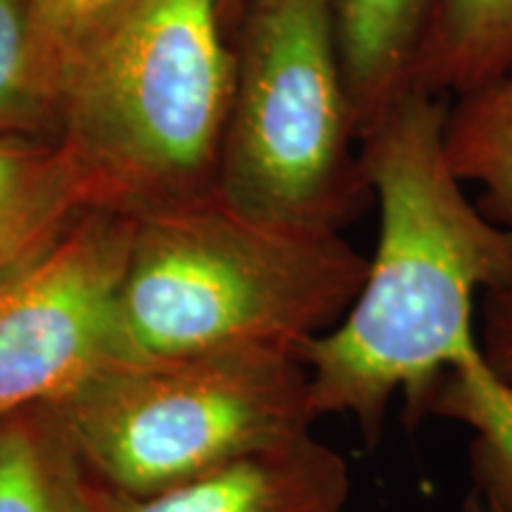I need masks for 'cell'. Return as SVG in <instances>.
<instances>
[{"instance_id":"obj_1","label":"cell","mask_w":512,"mask_h":512,"mask_svg":"<svg viewBox=\"0 0 512 512\" xmlns=\"http://www.w3.org/2000/svg\"><path fill=\"white\" fill-rule=\"evenodd\" d=\"M446 117L448 98L411 91L361 133L380 207L375 254L339 323L297 349L316 420L351 418L368 444L382 439L396 396L418 422L441 377L484 366L475 297L512 283V230L453 174Z\"/></svg>"},{"instance_id":"obj_2","label":"cell","mask_w":512,"mask_h":512,"mask_svg":"<svg viewBox=\"0 0 512 512\" xmlns=\"http://www.w3.org/2000/svg\"><path fill=\"white\" fill-rule=\"evenodd\" d=\"M368 256L342 233L259 219L219 190L133 211L117 358L299 349L354 304Z\"/></svg>"},{"instance_id":"obj_3","label":"cell","mask_w":512,"mask_h":512,"mask_svg":"<svg viewBox=\"0 0 512 512\" xmlns=\"http://www.w3.org/2000/svg\"><path fill=\"white\" fill-rule=\"evenodd\" d=\"M223 0H121L67 53L57 138L138 211L216 188L235 83Z\"/></svg>"},{"instance_id":"obj_4","label":"cell","mask_w":512,"mask_h":512,"mask_svg":"<svg viewBox=\"0 0 512 512\" xmlns=\"http://www.w3.org/2000/svg\"><path fill=\"white\" fill-rule=\"evenodd\" d=\"M105 489L150 496L311 432L297 349L112 358L48 403Z\"/></svg>"},{"instance_id":"obj_5","label":"cell","mask_w":512,"mask_h":512,"mask_svg":"<svg viewBox=\"0 0 512 512\" xmlns=\"http://www.w3.org/2000/svg\"><path fill=\"white\" fill-rule=\"evenodd\" d=\"M216 190L259 219L342 233L373 202L332 0H245Z\"/></svg>"},{"instance_id":"obj_6","label":"cell","mask_w":512,"mask_h":512,"mask_svg":"<svg viewBox=\"0 0 512 512\" xmlns=\"http://www.w3.org/2000/svg\"><path fill=\"white\" fill-rule=\"evenodd\" d=\"M133 211H88L22 271L0 280V418L55 403L117 358Z\"/></svg>"},{"instance_id":"obj_7","label":"cell","mask_w":512,"mask_h":512,"mask_svg":"<svg viewBox=\"0 0 512 512\" xmlns=\"http://www.w3.org/2000/svg\"><path fill=\"white\" fill-rule=\"evenodd\" d=\"M349 496L347 458L306 432L159 494L98 484V512H347Z\"/></svg>"},{"instance_id":"obj_8","label":"cell","mask_w":512,"mask_h":512,"mask_svg":"<svg viewBox=\"0 0 512 512\" xmlns=\"http://www.w3.org/2000/svg\"><path fill=\"white\" fill-rule=\"evenodd\" d=\"M100 207H114L110 192L60 138L0 133V280Z\"/></svg>"},{"instance_id":"obj_9","label":"cell","mask_w":512,"mask_h":512,"mask_svg":"<svg viewBox=\"0 0 512 512\" xmlns=\"http://www.w3.org/2000/svg\"><path fill=\"white\" fill-rule=\"evenodd\" d=\"M437 0H332L339 62L358 140L413 91V67Z\"/></svg>"},{"instance_id":"obj_10","label":"cell","mask_w":512,"mask_h":512,"mask_svg":"<svg viewBox=\"0 0 512 512\" xmlns=\"http://www.w3.org/2000/svg\"><path fill=\"white\" fill-rule=\"evenodd\" d=\"M0 512H98V482L48 403L0 418Z\"/></svg>"},{"instance_id":"obj_11","label":"cell","mask_w":512,"mask_h":512,"mask_svg":"<svg viewBox=\"0 0 512 512\" xmlns=\"http://www.w3.org/2000/svg\"><path fill=\"white\" fill-rule=\"evenodd\" d=\"M512 67V0H437L413 67V91L460 98Z\"/></svg>"},{"instance_id":"obj_12","label":"cell","mask_w":512,"mask_h":512,"mask_svg":"<svg viewBox=\"0 0 512 512\" xmlns=\"http://www.w3.org/2000/svg\"><path fill=\"white\" fill-rule=\"evenodd\" d=\"M64 50L36 0H0V133H57Z\"/></svg>"},{"instance_id":"obj_13","label":"cell","mask_w":512,"mask_h":512,"mask_svg":"<svg viewBox=\"0 0 512 512\" xmlns=\"http://www.w3.org/2000/svg\"><path fill=\"white\" fill-rule=\"evenodd\" d=\"M446 157L463 183H475L479 209L512 230V67L448 105Z\"/></svg>"},{"instance_id":"obj_14","label":"cell","mask_w":512,"mask_h":512,"mask_svg":"<svg viewBox=\"0 0 512 512\" xmlns=\"http://www.w3.org/2000/svg\"><path fill=\"white\" fill-rule=\"evenodd\" d=\"M482 356L503 382L512 384V283L484 294Z\"/></svg>"},{"instance_id":"obj_15","label":"cell","mask_w":512,"mask_h":512,"mask_svg":"<svg viewBox=\"0 0 512 512\" xmlns=\"http://www.w3.org/2000/svg\"><path fill=\"white\" fill-rule=\"evenodd\" d=\"M50 31L64 50V60L83 36L121 0H36Z\"/></svg>"},{"instance_id":"obj_16","label":"cell","mask_w":512,"mask_h":512,"mask_svg":"<svg viewBox=\"0 0 512 512\" xmlns=\"http://www.w3.org/2000/svg\"><path fill=\"white\" fill-rule=\"evenodd\" d=\"M460 512H512V501L501 494H496V491L475 486V489L467 494Z\"/></svg>"},{"instance_id":"obj_17","label":"cell","mask_w":512,"mask_h":512,"mask_svg":"<svg viewBox=\"0 0 512 512\" xmlns=\"http://www.w3.org/2000/svg\"><path fill=\"white\" fill-rule=\"evenodd\" d=\"M242 5H245V0H223V17H226L228 27L238 24Z\"/></svg>"}]
</instances>
